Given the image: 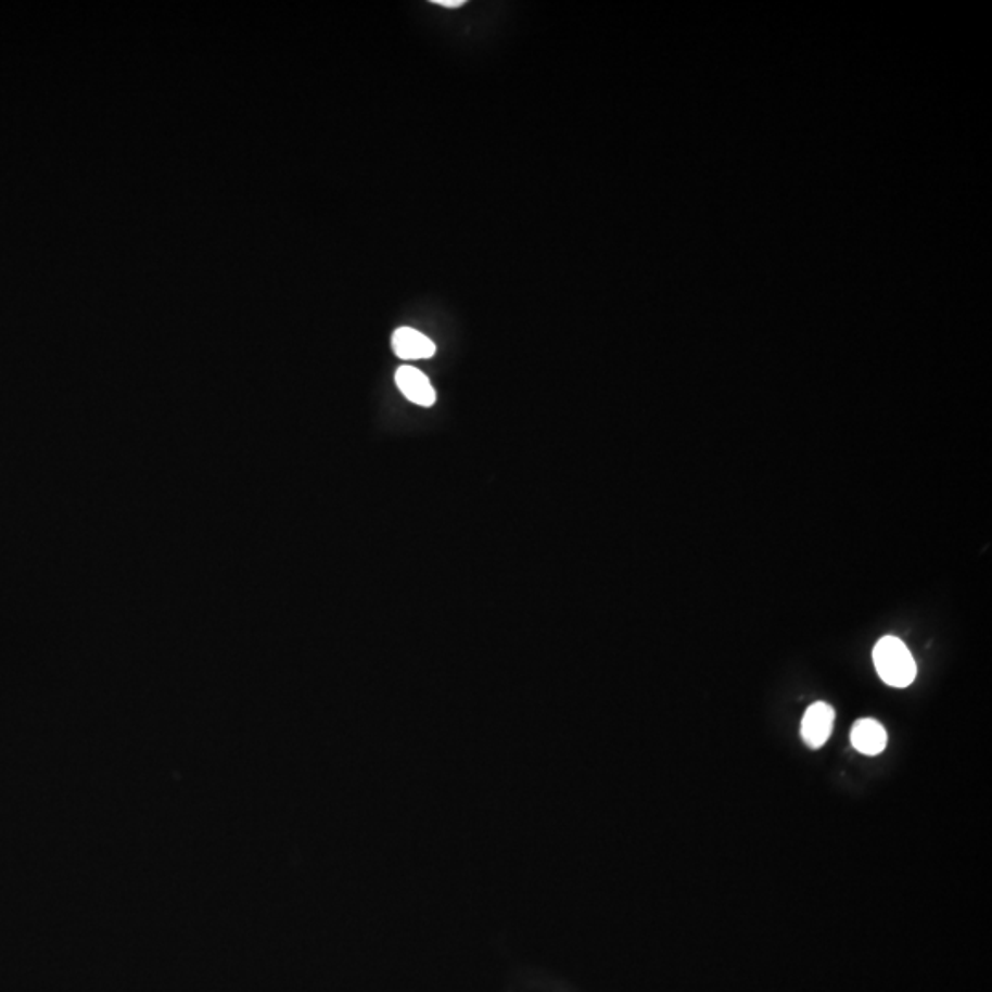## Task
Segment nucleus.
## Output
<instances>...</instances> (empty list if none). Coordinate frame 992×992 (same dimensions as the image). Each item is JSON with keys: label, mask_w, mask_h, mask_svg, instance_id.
<instances>
[{"label": "nucleus", "mask_w": 992, "mask_h": 992, "mask_svg": "<svg viewBox=\"0 0 992 992\" xmlns=\"http://www.w3.org/2000/svg\"><path fill=\"white\" fill-rule=\"evenodd\" d=\"M873 664L880 678L891 688H908L917 675V665L908 647L895 636H886L873 649Z\"/></svg>", "instance_id": "f257e3e1"}, {"label": "nucleus", "mask_w": 992, "mask_h": 992, "mask_svg": "<svg viewBox=\"0 0 992 992\" xmlns=\"http://www.w3.org/2000/svg\"><path fill=\"white\" fill-rule=\"evenodd\" d=\"M395 383L400 394L419 407H432L436 403V392L432 389L429 377L412 366H400L395 373Z\"/></svg>", "instance_id": "7ed1b4c3"}, {"label": "nucleus", "mask_w": 992, "mask_h": 992, "mask_svg": "<svg viewBox=\"0 0 992 992\" xmlns=\"http://www.w3.org/2000/svg\"><path fill=\"white\" fill-rule=\"evenodd\" d=\"M835 710L825 702H814L801 721V737L809 748H822L831 737Z\"/></svg>", "instance_id": "f03ea898"}, {"label": "nucleus", "mask_w": 992, "mask_h": 992, "mask_svg": "<svg viewBox=\"0 0 992 992\" xmlns=\"http://www.w3.org/2000/svg\"><path fill=\"white\" fill-rule=\"evenodd\" d=\"M394 353L403 360L431 359L436 353L434 342L412 328H399L392 335Z\"/></svg>", "instance_id": "20e7f679"}, {"label": "nucleus", "mask_w": 992, "mask_h": 992, "mask_svg": "<svg viewBox=\"0 0 992 992\" xmlns=\"http://www.w3.org/2000/svg\"><path fill=\"white\" fill-rule=\"evenodd\" d=\"M434 4L437 7L448 8V10H455V8H460L466 4V0H434Z\"/></svg>", "instance_id": "423d86ee"}, {"label": "nucleus", "mask_w": 992, "mask_h": 992, "mask_svg": "<svg viewBox=\"0 0 992 992\" xmlns=\"http://www.w3.org/2000/svg\"><path fill=\"white\" fill-rule=\"evenodd\" d=\"M851 742L861 753L879 755L886 748L888 734H886L885 726L877 723L875 718H861L851 728Z\"/></svg>", "instance_id": "39448f33"}]
</instances>
